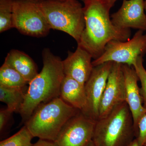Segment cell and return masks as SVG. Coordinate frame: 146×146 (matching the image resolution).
<instances>
[{"instance_id":"obj_1","label":"cell","mask_w":146,"mask_h":146,"mask_svg":"<svg viewBox=\"0 0 146 146\" xmlns=\"http://www.w3.org/2000/svg\"><path fill=\"white\" fill-rule=\"evenodd\" d=\"M83 7L85 28L78 46L86 50L94 60L100 57L108 42L112 40L127 41L130 29H121L112 23L111 8L101 0H85Z\"/></svg>"},{"instance_id":"obj_2","label":"cell","mask_w":146,"mask_h":146,"mask_svg":"<svg viewBox=\"0 0 146 146\" xmlns=\"http://www.w3.org/2000/svg\"><path fill=\"white\" fill-rule=\"evenodd\" d=\"M43 66L30 82L21 110L22 119L26 122L40 105L60 96L61 83L65 74L63 60L54 55L49 49L42 52Z\"/></svg>"},{"instance_id":"obj_3","label":"cell","mask_w":146,"mask_h":146,"mask_svg":"<svg viewBox=\"0 0 146 146\" xmlns=\"http://www.w3.org/2000/svg\"><path fill=\"white\" fill-rule=\"evenodd\" d=\"M80 111L58 97L39 106L25 125L33 137L55 142L64 125Z\"/></svg>"},{"instance_id":"obj_4","label":"cell","mask_w":146,"mask_h":146,"mask_svg":"<svg viewBox=\"0 0 146 146\" xmlns=\"http://www.w3.org/2000/svg\"><path fill=\"white\" fill-rule=\"evenodd\" d=\"M134 137L133 117L125 102L96 121L92 141L96 146H127Z\"/></svg>"},{"instance_id":"obj_5","label":"cell","mask_w":146,"mask_h":146,"mask_svg":"<svg viewBox=\"0 0 146 146\" xmlns=\"http://www.w3.org/2000/svg\"><path fill=\"white\" fill-rule=\"evenodd\" d=\"M51 29L64 32L79 42L85 28L83 7L78 0L37 1Z\"/></svg>"},{"instance_id":"obj_6","label":"cell","mask_w":146,"mask_h":146,"mask_svg":"<svg viewBox=\"0 0 146 146\" xmlns=\"http://www.w3.org/2000/svg\"><path fill=\"white\" fill-rule=\"evenodd\" d=\"M13 27L22 34L33 37L46 36L51 29L37 1L14 0Z\"/></svg>"},{"instance_id":"obj_7","label":"cell","mask_w":146,"mask_h":146,"mask_svg":"<svg viewBox=\"0 0 146 146\" xmlns=\"http://www.w3.org/2000/svg\"><path fill=\"white\" fill-rule=\"evenodd\" d=\"M146 54V34L138 30L131 39L125 42L112 40L108 43L102 54L92 61L94 67L111 62L133 66L139 56Z\"/></svg>"},{"instance_id":"obj_8","label":"cell","mask_w":146,"mask_h":146,"mask_svg":"<svg viewBox=\"0 0 146 146\" xmlns=\"http://www.w3.org/2000/svg\"><path fill=\"white\" fill-rule=\"evenodd\" d=\"M113 62L109 61L94 67L91 75L84 84L87 105L83 112L94 121L99 118V107Z\"/></svg>"},{"instance_id":"obj_9","label":"cell","mask_w":146,"mask_h":146,"mask_svg":"<svg viewBox=\"0 0 146 146\" xmlns=\"http://www.w3.org/2000/svg\"><path fill=\"white\" fill-rule=\"evenodd\" d=\"M96 122L80 111L64 125L55 142L58 146H84L92 140Z\"/></svg>"},{"instance_id":"obj_10","label":"cell","mask_w":146,"mask_h":146,"mask_svg":"<svg viewBox=\"0 0 146 146\" xmlns=\"http://www.w3.org/2000/svg\"><path fill=\"white\" fill-rule=\"evenodd\" d=\"M125 100V82L122 64L113 62L100 103L99 119L106 117Z\"/></svg>"},{"instance_id":"obj_11","label":"cell","mask_w":146,"mask_h":146,"mask_svg":"<svg viewBox=\"0 0 146 146\" xmlns=\"http://www.w3.org/2000/svg\"><path fill=\"white\" fill-rule=\"evenodd\" d=\"M145 0H123L119 9L111 16L112 23L121 29L146 31Z\"/></svg>"},{"instance_id":"obj_12","label":"cell","mask_w":146,"mask_h":146,"mask_svg":"<svg viewBox=\"0 0 146 146\" xmlns=\"http://www.w3.org/2000/svg\"><path fill=\"white\" fill-rule=\"evenodd\" d=\"M122 68L125 82V102L133 117L136 138L138 122L146 114V108L143 104V99L138 84L139 78L135 69L133 66L126 64H122Z\"/></svg>"},{"instance_id":"obj_13","label":"cell","mask_w":146,"mask_h":146,"mask_svg":"<svg viewBox=\"0 0 146 146\" xmlns=\"http://www.w3.org/2000/svg\"><path fill=\"white\" fill-rule=\"evenodd\" d=\"M92 58L89 53L78 46L74 52H68V56L63 60L65 75L84 85L94 69Z\"/></svg>"},{"instance_id":"obj_14","label":"cell","mask_w":146,"mask_h":146,"mask_svg":"<svg viewBox=\"0 0 146 146\" xmlns=\"http://www.w3.org/2000/svg\"><path fill=\"white\" fill-rule=\"evenodd\" d=\"M59 97L65 102L83 112L87 105L84 85L68 76L63 78Z\"/></svg>"},{"instance_id":"obj_15","label":"cell","mask_w":146,"mask_h":146,"mask_svg":"<svg viewBox=\"0 0 146 146\" xmlns=\"http://www.w3.org/2000/svg\"><path fill=\"white\" fill-rule=\"evenodd\" d=\"M4 63L15 69L29 84L38 74L34 60L28 55L19 50H11L6 57Z\"/></svg>"},{"instance_id":"obj_16","label":"cell","mask_w":146,"mask_h":146,"mask_svg":"<svg viewBox=\"0 0 146 146\" xmlns=\"http://www.w3.org/2000/svg\"><path fill=\"white\" fill-rule=\"evenodd\" d=\"M25 88H11L0 85V101L13 112L20 113L27 91Z\"/></svg>"},{"instance_id":"obj_17","label":"cell","mask_w":146,"mask_h":146,"mask_svg":"<svg viewBox=\"0 0 146 146\" xmlns=\"http://www.w3.org/2000/svg\"><path fill=\"white\" fill-rule=\"evenodd\" d=\"M29 83L15 69L4 63L0 68V85L25 88Z\"/></svg>"},{"instance_id":"obj_18","label":"cell","mask_w":146,"mask_h":146,"mask_svg":"<svg viewBox=\"0 0 146 146\" xmlns=\"http://www.w3.org/2000/svg\"><path fill=\"white\" fill-rule=\"evenodd\" d=\"M33 136L25 125L15 134L1 141L0 146H32Z\"/></svg>"},{"instance_id":"obj_19","label":"cell","mask_w":146,"mask_h":146,"mask_svg":"<svg viewBox=\"0 0 146 146\" xmlns=\"http://www.w3.org/2000/svg\"><path fill=\"white\" fill-rule=\"evenodd\" d=\"M14 0H0V32L13 28V5Z\"/></svg>"},{"instance_id":"obj_20","label":"cell","mask_w":146,"mask_h":146,"mask_svg":"<svg viewBox=\"0 0 146 146\" xmlns=\"http://www.w3.org/2000/svg\"><path fill=\"white\" fill-rule=\"evenodd\" d=\"M143 56H139L136 59L133 67L135 69L139 81L141 82V87L140 91L144 107L146 108V70L143 64Z\"/></svg>"},{"instance_id":"obj_21","label":"cell","mask_w":146,"mask_h":146,"mask_svg":"<svg viewBox=\"0 0 146 146\" xmlns=\"http://www.w3.org/2000/svg\"><path fill=\"white\" fill-rule=\"evenodd\" d=\"M138 134L137 141L139 145H146V114L143 115L139 120L138 125Z\"/></svg>"},{"instance_id":"obj_22","label":"cell","mask_w":146,"mask_h":146,"mask_svg":"<svg viewBox=\"0 0 146 146\" xmlns=\"http://www.w3.org/2000/svg\"><path fill=\"white\" fill-rule=\"evenodd\" d=\"M13 112L7 108L1 110L0 111V131L1 133L6 127L11 117Z\"/></svg>"},{"instance_id":"obj_23","label":"cell","mask_w":146,"mask_h":146,"mask_svg":"<svg viewBox=\"0 0 146 146\" xmlns=\"http://www.w3.org/2000/svg\"><path fill=\"white\" fill-rule=\"evenodd\" d=\"M32 146H58L55 142L44 139H39V141Z\"/></svg>"},{"instance_id":"obj_24","label":"cell","mask_w":146,"mask_h":146,"mask_svg":"<svg viewBox=\"0 0 146 146\" xmlns=\"http://www.w3.org/2000/svg\"><path fill=\"white\" fill-rule=\"evenodd\" d=\"M101 1L111 8L113 7L115 2L118 0H101Z\"/></svg>"},{"instance_id":"obj_25","label":"cell","mask_w":146,"mask_h":146,"mask_svg":"<svg viewBox=\"0 0 146 146\" xmlns=\"http://www.w3.org/2000/svg\"><path fill=\"white\" fill-rule=\"evenodd\" d=\"M127 146H140L138 144L137 139L135 138L134 140L130 144Z\"/></svg>"},{"instance_id":"obj_26","label":"cell","mask_w":146,"mask_h":146,"mask_svg":"<svg viewBox=\"0 0 146 146\" xmlns=\"http://www.w3.org/2000/svg\"><path fill=\"white\" fill-rule=\"evenodd\" d=\"M84 146H96V145L94 143V142L92 140L89 142L86 145Z\"/></svg>"},{"instance_id":"obj_27","label":"cell","mask_w":146,"mask_h":146,"mask_svg":"<svg viewBox=\"0 0 146 146\" xmlns=\"http://www.w3.org/2000/svg\"><path fill=\"white\" fill-rule=\"evenodd\" d=\"M31 1H49V0H31ZM56 1H64V0H56Z\"/></svg>"},{"instance_id":"obj_28","label":"cell","mask_w":146,"mask_h":146,"mask_svg":"<svg viewBox=\"0 0 146 146\" xmlns=\"http://www.w3.org/2000/svg\"><path fill=\"white\" fill-rule=\"evenodd\" d=\"M144 3H145V11H146V0H145Z\"/></svg>"},{"instance_id":"obj_29","label":"cell","mask_w":146,"mask_h":146,"mask_svg":"<svg viewBox=\"0 0 146 146\" xmlns=\"http://www.w3.org/2000/svg\"><path fill=\"white\" fill-rule=\"evenodd\" d=\"M80 1H82V2H84L85 1V0H80Z\"/></svg>"},{"instance_id":"obj_30","label":"cell","mask_w":146,"mask_h":146,"mask_svg":"<svg viewBox=\"0 0 146 146\" xmlns=\"http://www.w3.org/2000/svg\"><path fill=\"white\" fill-rule=\"evenodd\" d=\"M146 146V145H145V146Z\"/></svg>"}]
</instances>
